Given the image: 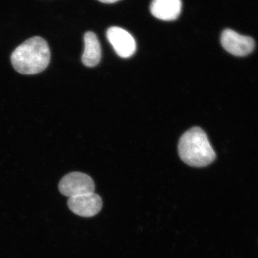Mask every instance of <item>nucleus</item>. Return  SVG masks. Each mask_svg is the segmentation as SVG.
Listing matches in <instances>:
<instances>
[{"label": "nucleus", "mask_w": 258, "mask_h": 258, "mask_svg": "<svg viewBox=\"0 0 258 258\" xmlns=\"http://www.w3.org/2000/svg\"><path fill=\"white\" fill-rule=\"evenodd\" d=\"M50 61V51L46 40L34 37L24 42L12 53L11 62L16 72L33 75L46 69Z\"/></svg>", "instance_id": "f257e3e1"}, {"label": "nucleus", "mask_w": 258, "mask_h": 258, "mask_svg": "<svg viewBox=\"0 0 258 258\" xmlns=\"http://www.w3.org/2000/svg\"><path fill=\"white\" fill-rule=\"evenodd\" d=\"M178 152L183 162L193 167L207 166L216 158L207 135L198 127L190 128L180 138Z\"/></svg>", "instance_id": "f03ea898"}, {"label": "nucleus", "mask_w": 258, "mask_h": 258, "mask_svg": "<svg viewBox=\"0 0 258 258\" xmlns=\"http://www.w3.org/2000/svg\"><path fill=\"white\" fill-rule=\"evenodd\" d=\"M59 189L62 195L70 198L94 192L95 185L92 177L87 174L74 172L62 177L59 183Z\"/></svg>", "instance_id": "7ed1b4c3"}, {"label": "nucleus", "mask_w": 258, "mask_h": 258, "mask_svg": "<svg viewBox=\"0 0 258 258\" xmlns=\"http://www.w3.org/2000/svg\"><path fill=\"white\" fill-rule=\"evenodd\" d=\"M221 42L226 51L236 56L248 55L255 46L252 38L240 35L230 29L222 32Z\"/></svg>", "instance_id": "20e7f679"}, {"label": "nucleus", "mask_w": 258, "mask_h": 258, "mask_svg": "<svg viewBox=\"0 0 258 258\" xmlns=\"http://www.w3.org/2000/svg\"><path fill=\"white\" fill-rule=\"evenodd\" d=\"M102 201L98 195L95 192L70 198L68 206L74 214L82 217H94L101 211Z\"/></svg>", "instance_id": "39448f33"}, {"label": "nucleus", "mask_w": 258, "mask_h": 258, "mask_svg": "<svg viewBox=\"0 0 258 258\" xmlns=\"http://www.w3.org/2000/svg\"><path fill=\"white\" fill-rule=\"evenodd\" d=\"M106 37L119 56L128 58L135 53L136 41L124 29L117 27L109 28L106 32Z\"/></svg>", "instance_id": "423d86ee"}, {"label": "nucleus", "mask_w": 258, "mask_h": 258, "mask_svg": "<svg viewBox=\"0 0 258 258\" xmlns=\"http://www.w3.org/2000/svg\"><path fill=\"white\" fill-rule=\"evenodd\" d=\"M181 11V0H153L150 6L151 14L165 21L175 20Z\"/></svg>", "instance_id": "0eeeda50"}, {"label": "nucleus", "mask_w": 258, "mask_h": 258, "mask_svg": "<svg viewBox=\"0 0 258 258\" xmlns=\"http://www.w3.org/2000/svg\"><path fill=\"white\" fill-rule=\"evenodd\" d=\"M85 50L82 56L84 64L88 67H94L101 58V48L98 37L92 32H88L84 37Z\"/></svg>", "instance_id": "6e6552de"}, {"label": "nucleus", "mask_w": 258, "mask_h": 258, "mask_svg": "<svg viewBox=\"0 0 258 258\" xmlns=\"http://www.w3.org/2000/svg\"><path fill=\"white\" fill-rule=\"evenodd\" d=\"M99 1L102 3H106V4H111V3H114L119 1V0H99Z\"/></svg>", "instance_id": "1a4fd4ad"}]
</instances>
